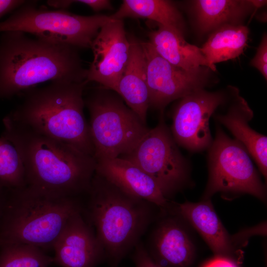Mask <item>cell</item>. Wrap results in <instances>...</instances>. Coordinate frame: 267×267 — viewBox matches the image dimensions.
<instances>
[{
	"label": "cell",
	"instance_id": "cell-1",
	"mask_svg": "<svg viewBox=\"0 0 267 267\" xmlns=\"http://www.w3.org/2000/svg\"><path fill=\"white\" fill-rule=\"evenodd\" d=\"M1 136L17 150L26 186L60 197L87 194L95 173L94 158L75 147L40 134L5 116Z\"/></svg>",
	"mask_w": 267,
	"mask_h": 267
},
{
	"label": "cell",
	"instance_id": "cell-2",
	"mask_svg": "<svg viewBox=\"0 0 267 267\" xmlns=\"http://www.w3.org/2000/svg\"><path fill=\"white\" fill-rule=\"evenodd\" d=\"M0 38V99L10 98L47 81H86L77 48L20 31Z\"/></svg>",
	"mask_w": 267,
	"mask_h": 267
},
{
	"label": "cell",
	"instance_id": "cell-3",
	"mask_svg": "<svg viewBox=\"0 0 267 267\" xmlns=\"http://www.w3.org/2000/svg\"><path fill=\"white\" fill-rule=\"evenodd\" d=\"M87 195L82 215L93 228L105 259L117 267L153 221L156 205L125 193L95 173Z\"/></svg>",
	"mask_w": 267,
	"mask_h": 267
},
{
	"label": "cell",
	"instance_id": "cell-4",
	"mask_svg": "<svg viewBox=\"0 0 267 267\" xmlns=\"http://www.w3.org/2000/svg\"><path fill=\"white\" fill-rule=\"evenodd\" d=\"M87 83L57 81L30 89L21 94L24 97L22 103L6 116L93 157L89 124L84 113Z\"/></svg>",
	"mask_w": 267,
	"mask_h": 267
},
{
	"label": "cell",
	"instance_id": "cell-5",
	"mask_svg": "<svg viewBox=\"0 0 267 267\" xmlns=\"http://www.w3.org/2000/svg\"><path fill=\"white\" fill-rule=\"evenodd\" d=\"M3 190L0 247L23 244L53 249L70 218L83 211L79 197L53 196L27 186Z\"/></svg>",
	"mask_w": 267,
	"mask_h": 267
},
{
	"label": "cell",
	"instance_id": "cell-6",
	"mask_svg": "<svg viewBox=\"0 0 267 267\" xmlns=\"http://www.w3.org/2000/svg\"><path fill=\"white\" fill-rule=\"evenodd\" d=\"M95 162L131 152L149 129L122 100L98 91L84 98Z\"/></svg>",
	"mask_w": 267,
	"mask_h": 267
},
{
	"label": "cell",
	"instance_id": "cell-7",
	"mask_svg": "<svg viewBox=\"0 0 267 267\" xmlns=\"http://www.w3.org/2000/svg\"><path fill=\"white\" fill-rule=\"evenodd\" d=\"M26 2L9 18L0 22V33L20 31L57 40L77 47L90 48L99 30L112 18L105 15L82 16L65 9L38 8Z\"/></svg>",
	"mask_w": 267,
	"mask_h": 267
},
{
	"label": "cell",
	"instance_id": "cell-8",
	"mask_svg": "<svg viewBox=\"0 0 267 267\" xmlns=\"http://www.w3.org/2000/svg\"><path fill=\"white\" fill-rule=\"evenodd\" d=\"M209 180L204 199L216 192L248 193L264 201L266 191L245 148L220 128L210 146Z\"/></svg>",
	"mask_w": 267,
	"mask_h": 267
},
{
	"label": "cell",
	"instance_id": "cell-9",
	"mask_svg": "<svg viewBox=\"0 0 267 267\" xmlns=\"http://www.w3.org/2000/svg\"><path fill=\"white\" fill-rule=\"evenodd\" d=\"M163 117L161 115L157 125L149 129L131 152L120 157L150 176L167 199L185 183L188 166Z\"/></svg>",
	"mask_w": 267,
	"mask_h": 267
},
{
	"label": "cell",
	"instance_id": "cell-10",
	"mask_svg": "<svg viewBox=\"0 0 267 267\" xmlns=\"http://www.w3.org/2000/svg\"><path fill=\"white\" fill-rule=\"evenodd\" d=\"M141 44L146 61L150 106L163 112L172 101L207 85L212 71L209 68L183 69L162 57L148 42Z\"/></svg>",
	"mask_w": 267,
	"mask_h": 267
},
{
	"label": "cell",
	"instance_id": "cell-11",
	"mask_svg": "<svg viewBox=\"0 0 267 267\" xmlns=\"http://www.w3.org/2000/svg\"><path fill=\"white\" fill-rule=\"evenodd\" d=\"M227 99L226 92H211L205 89L180 98L174 111L171 130L177 144L191 151L210 146V118Z\"/></svg>",
	"mask_w": 267,
	"mask_h": 267
},
{
	"label": "cell",
	"instance_id": "cell-12",
	"mask_svg": "<svg viewBox=\"0 0 267 267\" xmlns=\"http://www.w3.org/2000/svg\"><path fill=\"white\" fill-rule=\"evenodd\" d=\"M90 48L93 58L87 70V82H96L115 91L130 51L123 20L112 19L102 27Z\"/></svg>",
	"mask_w": 267,
	"mask_h": 267
},
{
	"label": "cell",
	"instance_id": "cell-13",
	"mask_svg": "<svg viewBox=\"0 0 267 267\" xmlns=\"http://www.w3.org/2000/svg\"><path fill=\"white\" fill-rule=\"evenodd\" d=\"M53 250V263L61 267H96L106 260L104 249L82 212L70 218Z\"/></svg>",
	"mask_w": 267,
	"mask_h": 267
},
{
	"label": "cell",
	"instance_id": "cell-14",
	"mask_svg": "<svg viewBox=\"0 0 267 267\" xmlns=\"http://www.w3.org/2000/svg\"><path fill=\"white\" fill-rule=\"evenodd\" d=\"M95 173L130 195L163 209L168 207V199L155 180L128 160L118 157L97 161Z\"/></svg>",
	"mask_w": 267,
	"mask_h": 267
},
{
	"label": "cell",
	"instance_id": "cell-15",
	"mask_svg": "<svg viewBox=\"0 0 267 267\" xmlns=\"http://www.w3.org/2000/svg\"><path fill=\"white\" fill-rule=\"evenodd\" d=\"M144 245L151 258L162 267H186L193 257L189 236L175 218L160 221Z\"/></svg>",
	"mask_w": 267,
	"mask_h": 267
},
{
	"label": "cell",
	"instance_id": "cell-16",
	"mask_svg": "<svg viewBox=\"0 0 267 267\" xmlns=\"http://www.w3.org/2000/svg\"><path fill=\"white\" fill-rule=\"evenodd\" d=\"M231 102L224 114L216 115V119L236 137L257 163L260 172L267 174V137L252 129L248 124L253 112L237 89L232 87Z\"/></svg>",
	"mask_w": 267,
	"mask_h": 267
},
{
	"label": "cell",
	"instance_id": "cell-17",
	"mask_svg": "<svg viewBox=\"0 0 267 267\" xmlns=\"http://www.w3.org/2000/svg\"><path fill=\"white\" fill-rule=\"evenodd\" d=\"M129 59L115 92L145 124L149 106L146 61L141 42L129 37Z\"/></svg>",
	"mask_w": 267,
	"mask_h": 267
},
{
	"label": "cell",
	"instance_id": "cell-18",
	"mask_svg": "<svg viewBox=\"0 0 267 267\" xmlns=\"http://www.w3.org/2000/svg\"><path fill=\"white\" fill-rule=\"evenodd\" d=\"M157 25V29L149 33L148 42L162 57L184 70L206 67L213 72L216 70V66L208 62L200 47L187 43L183 35Z\"/></svg>",
	"mask_w": 267,
	"mask_h": 267
},
{
	"label": "cell",
	"instance_id": "cell-19",
	"mask_svg": "<svg viewBox=\"0 0 267 267\" xmlns=\"http://www.w3.org/2000/svg\"><path fill=\"white\" fill-rule=\"evenodd\" d=\"M177 209L200 233L214 252L224 255L231 251L229 236L209 199L198 203L178 204Z\"/></svg>",
	"mask_w": 267,
	"mask_h": 267
},
{
	"label": "cell",
	"instance_id": "cell-20",
	"mask_svg": "<svg viewBox=\"0 0 267 267\" xmlns=\"http://www.w3.org/2000/svg\"><path fill=\"white\" fill-rule=\"evenodd\" d=\"M193 4L198 27L202 34L226 25L242 24L256 8L250 0H197Z\"/></svg>",
	"mask_w": 267,
	"mask_h": 267
},
{
	"label": "cell",
	"instance_id": "cell-21",
	"mask_svg": "<svg viewBox=\"0 0 267 267\" xmlns=\"http://www.w3.org/2000/svg\"><path fill=\"white\" fill-rule=\"evenodd\" d=\"M112 19H147L183 36L182 16L172 2L164 0H124L119 9L110 16Z\"/></svg>",
	"mask_w": 267,
	"mask_h": 267
},
{
	"label": "cell",
	"instance_id": "cell-22",
	"mask_svg": "<svg viewBox=\"0 0 267 267\" xmlns=\"http://www.w3.org/2000/svg\"><path fill=\"white\" fill-rule=\"evenodd\" d=\"M249 30L242 24L226 25L211 32L200 48L208 62L212 66L241 54L247 45Z\"/></svg>",
	"mask_w": 267,
	"mask_h": 267
},
{
	"label": "cell",
	"instance_id": "cell-23",
	"mask_svg": "<svg viewBox=\"0 0 267 267\" xmlns=\"http://www.w3.org/2000/svg\"><path fill=\"white\" fill-rule=\"evenodd\" d=\"M53 257L44 250L27 244H12L0 247V267H49Z\"/></svg>",
	"mask_w": 267,
	"mask_h": 267
},
{
	"label": "cell",
	"instance_id": "cell-24",
	"mask_svg": "<svg viewBox=\"0 0 267 267\" xmlns=\"http://www.w3.org/2000/svg\"><path fill=\"white\" fill-rule=\"evenodd\" d=\"M26 186L24 168L15 146L0 137V189H13Z\"/></svg>",
	"mask_w": 267,
	"mask_h": 267
},
{
	"label": "cell",
	"instance_id": "cell-25",
	"mask_svg": "<svg viewBox=\"0 0 267 267\" xmlns=\"http://www.w3.org/2000/svg\"><path fill=\"white\" fill-rule=\"evenodd\" d=\"M250 65L256 68L267 80V35L265 33L257 49L256 54L250 61Z\"/></svg>",
	"mask_w": 267,
	"mask_h": 267
},
{
	"label": "cell",
	"instance_id": "cell-26",
	"mask_svg": "<svg viewBox=\"0 0 267 267\" xmlns=\"http://www.w3.org/2000/svg\"><path fill=\"white\" fill-rule=\"evenodd\" d=\"M132 258L135 267H162L151 258L141 241L134 248Z\"/></svg>",
	"mask_w": 267,
	"mask_h": 267
},
{
	"label": "cell",
	"instance_id": "cell-27",
	"mask_svg": "<svg viewBox=\"0 0 267 267\" xmlns=\"http://www.w3.org/2000/svg\"><path fill=\"white\" fill-rule=\"evenodd\" d=\"M74 3H83L91 8L94 11L97 12L103 9H111L112 8L110 1L107 0H71Z\"/></svg>",
	"mask_w": 267,
	"mask_h": 267
},
{
	"label": "cell",
	"instance_id": "cell-28",
	"mask_svg": "<svg viewBox=\"0 0 267 267\" xmlns=\"http://www.w3.org/2000/svg\"><path fill=\"white\" fill-rule=\"evenodd\" d=\"M26 0H0V18L5 14L17 9L23 5Z\"/></svg>",
	"mask_w": 267,
	"mask_h": 267
},
{
	"label": "cell",
	"instance_id": "cell-29",
	"mask_svg": "<svg viewBox=\"0 0 267 267\" xmlns=\"http://www.w3.org/2000/svg\"><path fill=\"white\" fill-rule=\"evenodd\" d=\"M203 267H237L232 261L222 256L208 262Z\"/></svg>",
	"mask_w": 267,
	"mask_h": 267
},
{
	"label": "cell",
	"instance_id": "cell-30",
	"mask_svg": "<svg viewBox=\"0 0 267 267\" xmlns=\"http://www.w3.org/2000/svg\"><path fill=\"white\" fill-rule=\"evenodd\" d=\"M4 203V192L3 189H0V218L2 214Z\"/></svg>",
	"mask_w": 267,
	"mask_h": 267
}]
</instances>
